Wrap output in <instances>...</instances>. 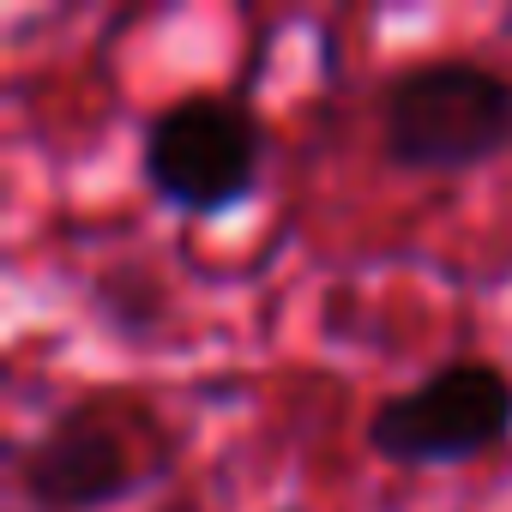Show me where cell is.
<instances>
[{"label":"cell","instance_id":"cell-2","mask_svg":"<svg viewBox=\"0 0 512 512\" xmlns=\"http://www.w3.org/2000/svg\"><path fill=\"white\" fill-rule=\"evenodd\" d=\"M266 169L260 115L235 97H175L145 121L139 175L157 205L181 217H229L253 199Z\"/></svg>","mask_w":512,"mask_h":512},{"label":"cell","instance_id":"cell-3","mask_svg":"<svg viewBox=\"0 0 512 512\" xmlns=\"http://www.w3.org/2000/svg\"><path fill=\"white\" fill-rule=\"evenodd\" d=\"M512 434V380L494 362H446L368 416V452L398 470H452Z\"/></svg>","mask_w":512,"mask_h":512},{"label":"cell","instance_id":"cell-4","mask_svg":"<svg viewBox=\"0 0 512 512\" xmlns=\"http://www.w3.org/2000/svg\"><path fill=\"white\" fill-rule=\"evenodd\" d=\"M13 470H19V494L37 512H103V506L139 494V482H145L133 440L97 404H73V410L49 416L43 434L31 446H19Z\"/></svg>","mask_w":512,"mask_h":512},{"label":"cell","instance_id":"cell-1","mask_svg":"<svg viewBox=\"0 0 512 512\" xmlns=\"http://www.w3.org/2000/svg\"><path fill=\"white\" fill-rule=\"evenodd\" d=\"M380 151L404 175H470L512 151V79L482 61H416L380 91Z\"/></svg>","mask_w":512,"mask_h":512}]
</instances>
